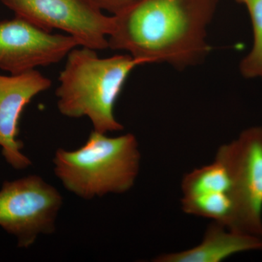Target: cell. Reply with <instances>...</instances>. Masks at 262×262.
<instances>
[{
  "label": "cell",
  "mask_w": 262,
  "mask_h": 262,
  "mask_svg": "<svg viewBox=\"0 0 262 262\" xmlns=\"http://www.w3.org/2000/svg\"><path fill=\"white\" fill-rule=\"evenodd\" d=\"M247 8L252 24L253 43L251 51L239 65L246 78H262V0H235Z\"/></svg>",
  "instance_id": "8fae6325"
},
{
  "label": "cell",
  "mask_w": 262,
  "mask_h": 262,
  "mask_svg": "<svg viewBox=\"0 0 262 262\" xmlns=\"http://www.w3.org/2000/svg\"><path fill=\"white\" fill-rule=\"evenodd\" d=\"M101 10H104L113 15L120 14L142 0H91Z\"/></svg>",
  "instance_id": "7c38bea8"
},
{
  "label": "cell",
  "mask_w": 262,
  "mask_h": 262,
  "mask_svg": "<svg viewBox=\"0 0 262 262\" xmlns=\"http://www.w3.org/2000/svg\"><path fill=\"white\" fill-rule=\"evenodd\" d=\"M53 163L67 191L92 200L130 190L140 170L141 153L134 134L110 137L93 130L78 149H57Z\"/></svg>",
  "instance_id": "3957f363"
},
{
  "label": "cell",
  "mask_w": 262,
  "mask_h": 262,
  "mask_svg": "<svg viewBox=\"0 0 262 262\" xmlns=\"http://www.w3.org/2000/svg\"><path fill=\"white\" fill-rule=\"evenodd\" d=\"M139 65L129 54L100 58L91 48H74L58 77L60 113L70 118L87 117L94 130L102 134L123 130L114 107L127 77Z\"/></svg>",
  "instance_id": "7a4b0ae2"
},
{
  "label": "cell",
  "mask_w": 262,
  "mask_h": 262,
  "mask_svg": "<svg viewBox=\"0 0 262 262\" xmlns=\"http://www.w3.org/2000/svg\"><path fill=\"white\" fill-rule=\"evenodd\" d=\"M51 84L36 70L10 76L0 74V146L5 161L15 169L32 165L22 152L23 143L18 139L20 115L32 98L49 89Z\"/></svg>",
  "instance_id": "ba28073f"
},
{
  "label": "cell",
  "mask_w": 262,
  "mask_h": 262,
  "mask_svg": "<svg viewBox=\"0 0 262 262\" xmlns=\"http://www.w3.org/2000/svg\"><path fill=\"white\" fill-rule=\"evenodd\" d=\"M262 250V238L236 232L216 222L206 229L203 241L180 252L163 253L156 262H220L246 251Z\"/></svg>",
  "instance_id": "30bf717a"
},
{
  "label": "cell",
  "mask_w": 262,
  "mask_h": 262,
  "mask_svg": "<svg viewBox=\"0 0 262 262\" xmlns=\"http://www.w3.org/2000/svg\"><path fill=\"white\" fill-rule=\"evenodd\" d=\"M217 0H142L113 15L108 48L126 51L141 65L196 64L210 51L207 27Z\"/></svg>",
  "instance_id": "6da1fadb"
},
{
  "label": "cell",
  "mask_w": 262,
  "mask_h": 262,
  "mask_svg": "<svg viewBox=\"0 0 262 262\" xmlns=\"http://www.w3.org/2000/svg\"><path fill=\"white\" fill-rule=\"evenodd\" d=\"M20 17L48 32L59 29L81 47L108 48L113 16L103 14L91 0H0Z\"/></svg>",
  "instance_id": "8992f818"
},
{
  "label": "cell",
  "mask_w": 262,
  "mask_h": 262,
  "mask_svg": "<svg viewBox=\"0 0 262 262\" xmlns=\"http://www.w3.org/2000/svg\"><path fill=\"white\" fill-rule=\"evenodd\" d=\"M215 157L232 179L234 213L229 229L262 238V127L243 131Z\"/></svg>",
  "instance_id": "277c9868"
},
{
  "label": "cell",
  "mask_w": 262,
  "mask_h": 262,
  "mask_svg": "<svg viewBox=\"0 0 262 262\" xmlns=\"http://www.w3.org/2000/svg\"><path fill=\"white\" fill-rule=\"evenodd\" d=\"M232 189L227 167L215 157L211 164L194 169L183 178V211L229 227L234 213Z\"/></svg>",
  "instance_id": "9c48e42d"
},
{
  "label": "cell",
  "mask_w": 262,
  "mask_h": 262,
  "mask_svg": "<svg viewBox=\"0 0 262 262\" xmlns=\"http://www.w3.org/2000/svg\"><path fill=\"white\" fill-rule=\"evenodd\" d=\"M63 198L37 175L5 182L0 189V227L15 236L19 248H28L41 234L56 231Z\"/></svg>",
  "instance_id": "5b68a950"
},
{
  "label": "cell",
  "mask_w": 262,
  "mask_h": 262,
  "mask_svg": "<svg viewBox=\"0 0 262 262\" xmlns=\"http://www.w3.org/2000/svg\"><path fill=\"white\" fill-rule=\"evenodd\" d=\"M79 43L15 16L0 20V70L18 75L58 63Z\"/></svg>",
  "instance_id": "52a82bcc"
}]
</instances>
